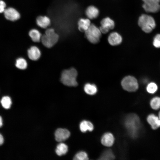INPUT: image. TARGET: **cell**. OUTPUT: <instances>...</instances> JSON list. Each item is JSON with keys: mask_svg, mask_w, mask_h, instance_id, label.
<instances>
[{"mask_svg": "<svg viewBox=\"0 0 160 160\" xmlns=\"http://www.w3.org/2000/svg\"><path fill=\"white\" fill-rule=\"evenodd\" d=\"M124 123L129 136L132 138H136L142 127L139 116L135 113L129 114L125 118Z\"/></svg>", "mask_w": 160, "mask_h": 160, "instance_id": "6da1fadb", "label": "cell"}, {"mask_svg": "<svg viewBox=\"0 0 160 160\" xmlns=\"http://www.w3.org/2000/svg\"><path fill=\"white\" fill-rule=\"evenodd\" d=\"M77 72L73 68L66 69L62 72L60 81L64 85L69 87H76L78 85L76 81Z\"/></svg>", "mask_w": 160, "mask_h": 160, "instance_id": "7a4b0ae2", "label": "cell"}, {"mask_svg": "<svg viewBox=\"0 0 160 160\" xmlns=\"http://www.w3.org/2000/svg\"><path fill=\"white\" fill-rule=\"evenodd\" d=\"M139 26L145 32H151L156 27L155 21L152 16L145 14L142 15L138 21Z\"/></svg>", "mask_w": 160, "mask_h": 160, "instance_id": "3957f363", "label": "cell"}, {"mask_svg": "<svg viewBox=\"0 0 160 160\" xmlns=\"http://www.w3.org/2000/svg\"><path fill=\"white\" fill-rule=\"evenodd\" d=\"M58 35L52 28L47 29L45 33L41 36V40L43 45L47 48L53 46L58 41Z\"/></svg>", "mask_w": 160, "mask_h": 160, "instance_id": "277c9868", "label": "cell"}, {"mask_svg": "<svg viewBox=\"0 0 160 160\" xmlns=\"http://www.w3.org/2000/svg\"><path fill=\"white\" fill-rule=\"evenodd\" d=\"M84 33L87 39L93 44H97L100 41L102 34L99 28L93 24H91Z\"/></svg>", "mask_w": 160, "mask_h": 160, "instance_id": "5b68a950", "label": "cell"}, {"mask_svg": "<svg viewBox=\"0 0 160 160\" xmlns=\"http://www.w3.org/2000/svg\"><path fill=\"white\" fill-rule=\"evenodd\" d=\"M121 84L124 90L130 92L136 91L139 87L137 79L132 76L129 75L124 77L122 79Z\"/></svg>", "mask_w": 160, "mask_h": 160, "instance_id": "8992f818", "label": "cell"}, {"mask_svg": "<svg viewBox=\"0 0 160 160\" xmlns=\"http://www.w3.org/2000/svg\"><path fill=\"white\" fill-rule=\"evenodd\" d=\"M144 2L143 7L147 12L156 13L160 9V0H142Z\"/></svg>", "mask_w": 160, "mask_h": 160, "instance_id": "52a82bcc", "label": "cell"}, {"mask_svg": "<svg viewBox=\"0 0 160 160\" xmlns=\"http://www.w3.org/2000/svg\"><path fill=\"white\" fill-rule=\"evenodd\" d=\"M114 21L109 17L103 18L100 22V26L99 28L102 33L106 34L115 27Z\"/></svg>", "mask_w": 160, "mask_h": 160, "instance_id": "ba28073f", "label": "cell"}, {"mask_svg": "<svg viewBox=\"0 0 160 160\" xmlns=\"http://www.w3.org/2000/svg\"><path fill=\"white\" fill-rule=\"evenodd\" d=\"M5 18L9 20L14 21L18 20L20 15L18 11L12 7L6 8L4 12Z\"/></svg>", "mask_w": 160, "mask_h": 160, "instance_id": "9c48e42d", "label": "cell"}, {"mask_svg": "<svg viewBox=\"0 0 160 160\" xmlns=\"http://www.w3.org/2000/svg\"><path fill=\"white\" fill-rule=\"evenodd\" d=\"M70 135V132L68 130L63 128L57 129L55 133V139L58 142L65 140L69 137Z\"/></svg>", "mask_w": 160, "mask_h": 160, "instance_id": "30bf717a", "label": "cell"}, {"mask_svg": "<svg viewBox=\"0 0 160 160\" xmlns=\"http://www.w3.org/2000/svg\"><path fill=\"white\" fill-rule=\"evenodd\" d=\"M146 120L153 129L156 130L160 127V119L158 116L155 114H149L147 117Z\"/></svg>", "mask_w": 160, "mask_h": 160, "instance_id": "8fae6325", "label": "cell"}, {"mask_svg": "<svg viewBox=\"0 0 160 160\" xmlns=\"http://www.w3.org/2000/svg\"><path fill=\"white\" fill-rule=\"evenodd\" d=\"M122 40V39L121 35L116 32L111 33L108 37V42L112 46H116L120 44Z\"/></svg>", "mask_w": 160, "mask_h": 160, "instance_id": "7c38bea8", "label": "cell"}, {"mask_svg": "<svg viewBox=\"0 0 160 160\" xmlns=\"http://www.w3.org/2000/svg\"><path fill=\"white\" fill-rule=\"evenodd\" d=\"M28 55L29 58L31 60H37L40 57L41 52L37 47L33 46L28 49Z\"/></svg>", "mask_w": 160, "mask_h": 160, "instance_id": "4fadbf2b", "label": "cell"}, {"mask_svg": "<svg viewBox=\"0 0 160 160\" xmlns=\"http://www.w3.org/2000/svg\"><path fill=\"white\" fill-rule=\"evenodd\" d=\"M99 14L98 9L94 6H90L87 7L85 11V14L87 17L90 19L97 18Z\"/></svg>", "mask_w": 160, "mask_h": 160, "instance_id": "5bb4252c", "label": "cell"}, {"mask_svg": "<svg viewBox=\"0 0 160 160\" xmlns=\"http://www.w3.org/2000/svg\"><path fill=\"white\" fill-rule=\"evenodd\" d=\"M78 28L79 30L81 32H85L90 26L91 23L89 18H81L78 23Z\"/></svg>", "mask_w": 160, "mask_h": 160, "instance_id": "9a60e30c", "label": "cell"}, {"mask_svg": "<svg viewBox=\"0 0 160 160\" xmlns=\"http://www.w3.org/2000/svg\"><path fill=\"white\" fill-rule=\"evenodd\" d=\"M114 138L113 135L110 133L104 134L102 137L101 142L104 145L110 147L111 146L114 142Z\"/></svg>", "mask_w": 160, "mask_h": 160, "instance_id": "2e32d148", "label": "cell"}, {"mask_svg": "<svg viewBox=\"0 0 160 160\" xmlns=\"http://www.w3.org/2000/svg\"><path fill=\"white\" fill-rule=\"evenodd\" d=\"M36 22L39 26L44 28L49 26L51 23L50 19L46 16L38 17L36 19Z\"/></svg>", "mask_w": 160, "mask_h": 160, "instance_id": "e0dca14e", "label": "cell"}, {"mask_svg": "<svg viewBox=\"0 0 160 160\" xmlns=\"http://www.w3.org/2000/svg\"><path fill=\"white\" fill-rule=\"evenodd\" d=\"M85 92L90 95H93L97 92V88L96 86L94 84L89 83L86 84L84 87Z\"/></svg>", "mask_w": 160, "mask_h": 160, "instance_id": "ac0fdd59", "label": "cell"}, {"mask_svg": "<svg viewBox=\"0 0 160 160\" xmlns=\"http://www.w3.org/2000/svg\"><path fill=\"white\" fill-rule=\"evenodd\" d=\"M29 35L32 40L35 42H39L41 40V35L37 29H32L29 33Z\"/></svg>", "mask_w": 160, "mask_h": 160, "instance_id": "d6986e66", "label": "cell"}, {"mask_svg": "<svg viewBox=\"0 0 160 160\" xmlns=\"http://www.w3.org/2000/svg\"><path fill=\"white\" fill-rule=\"evenodd\" d=\"M80 128L83 132H85L87 130L91 131L93 129V126L90 122L84 120L80 123Z\"/></svg>", "mask_w": 160, "mask_h": 160, "instance_id": "ffe728a7", "label": "cell"}, {"mask_svg": "<svg viewBox=\"0 0 160 160\" xmlns=\"http://www.w3.org/2000/svg\"><path fill=\"white\" fill-rule=\"evenodd\" d=\"M68 151L67 145L63 143H60L57 146L55 152L56 154L59 156H61L66 154Z\"/></svg>", "mask_w": 160, "mask_h": 160, "instance_id": "44dd1931", "label": "cell"}, {"mask_svg": "<svg viewBox=\"0 0 160 160\" xmlns=\"http://www.w3.org/2000/svg\"><path fill=\"white\" fill-rule=\"evenodd\" d=\"M158 87L157 84L154 82L151 81L148 83L146 87L147 92L150 94H155L157 91Z\"/></svg>", "mask_w": 160, "mask_h": 160, "instance_id": "7402d4cb", "label": "cell"}, {"mask_svg": "<svg viewBox=\"0 0 160 160\" xmlns=\"http://www.w3.org/2000/svg\"><path fill=\"white\" fill-rule=\"evenodd\" d=\"M151 107L154 110H157L160 108V97L156 96L152 98L150 101Z\"/></svg>", "mask_w": 160, "mask_h": 160, "instance_id": "603a6c76", "label": "cell"}, {"mask_svg": "<svg viewBox=\"0 0 160 160\" xmlns=\"http://www.w3.org/2000/svg\"><path fill=\"white\" fill-rule=\"evenodd\" d=\"M115 156L112 152L110 150H107L104 151L100 157V160H112Z\"/></svg>", "mask_w": 160, "mask_h": 160, "instance_id": "cb8c5ba5", "label": "cell"}, {"mask_svg": "<svg viewBox=\"0 0 160 160\" xmlns=\"http://www.w3.org/2000/svg\"><path fill=\"white\" fill-rule=\"evenodd\" d=\"M15 65L18 68L24 70L27 67L28 64L26 60L23 58H19L16 60Z\"/></svg>", "mask_w": 160, "mask_h": 160, "instance_id": "d4e9b609", "label": "cell"}, {"mask_svg": "<svg viewBox=\"0 0 160 160\" xmlns=\"http://www.w3.org/2000/svg\"><path fill=\"white\" fill-rule=\"evenodd\" d=\"M1 103L3 107L6 109L10 108L12 103L11 98L8 96L3 97L1 100Z\"/></svg>", "mask_w": 160, "mask_h": 160, "instance_id": "484cf974", "label": "cell"}, {"mask_svg": "<svg viewBox=\"0 0 160 160\" xmlns=\"http://www.w3.org/2000/svg\"><path fill=\"white\" fill-rule=\"evenodd\" d=\"M73 159L76 160H87L88 159V158L86 153L81 151L75 155Z\"/></svg>", "mask_w": 160, "mask_h": 160, "instance_id": "4316f807", "label": "cell"}, {"mask_svg": "<svg viewBox=\"0 0 160 160\" xmlns=\"http://www.w3.org/2000/svg\"><path fill=\"white\" fill-rule=\"evenodd\" d=\"M153 44L155 48H160V34H158L154 36L153 41Z\"/></svg>", "mask_w": 160, "mask_h": 160, "instance_id": "83f0119b", "label": "cell"}, {"mask_svg": "<svg viewBox=\"0 0 160 160\" xmlns=\"http://www.w3.org/2000/svg\"><path fill=\"white\" fill-rule=\"evenodd\" d=\"M6 7V3L3 1L0 0V13L4 12Z\"/></svg>", "mask_w": 160, "mask_h": 160, "instance_id": "f1b7e54d", "label": "cell"}, {"mask_svg": "<svg viewBox=\"0 0 160 160\" xmlns=\"http://www.w3.org/2000/svg\"><path fill=\"white\" fill-rule=\"evenodd\" d=\"M4 139L2 135L0 134V145H2L4 142Z\"/></svg>", "mask_w": 160, "mask_h": 160, "instance_id": "f546056e", "label": "cell"}, {"mask_svg": "<svg viewBox=\"0 0 160 160\" xmlns=\"http://www.w3.org/2000/svg\"><path fill=\"white\" fill-rule=\"evenodd\" d=\"M3 125V121L2 117L0 116V127H1Z\"/></svg>", "mask_w": 160, "mask_h": 160, "instance_id": "4dcf8cb0", "label": "cell"}, {"mask_svg": "<svg viewBox=\"0 0 160 160\" xmlns=\"http://www.w3.org/2000/svg\"><path fill=\"white\" fill-rule=\"evenodd\" d=\"M158 116L160 119V111L159 112Z\"/></svg>", "mask_w": 160, "mask_h": 160, "instance_id": "1f68e13d", "label": "cell"}]
</instances>
